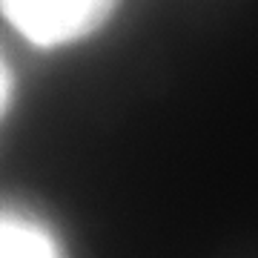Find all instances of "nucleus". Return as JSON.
<instances>
[{"label": "nucleus", "instance_id": "nucleus-2", "mask_svg": "<svg viewBox=\"0 0 258 258\" xmlns=\"http://www.w3.org/2000/svg\"><path fill=\"white\" fill-rule=\"evenodd\" d=\"M0 258H63V249L37 218L0 207Z\"/></svg>", "mask_w": 258, "mask_h": 258}, {"label": "nucleus", "instance_id": "nucleus-3", "mask_svg": "<svg viewBox=\"0 0 258 258\" xmlns=\"http://www.w3.org/2000/svg\"><path fill=\"white\" fill-rule=\"evenodd\" d=\"M9 101H12V72L3 55H0V115L9 109Z\"/></svg>", "mask_w": 258, "mask_h": 258}, {"label": "nucleus", "instance_id": "nucleus-1", "mask_svg": "<svg viewBox=\"0 0 258 258\" xmlns=\"http://www.w3.org/2000/svg\"><path fill=\"white\" fill-rule=\"evenodd\" d=\"M120 0H0V15L35 46L55 49L95 35Z\"/></svg>", "mask_w": 258, "mask_h": 258}]
</instances>
